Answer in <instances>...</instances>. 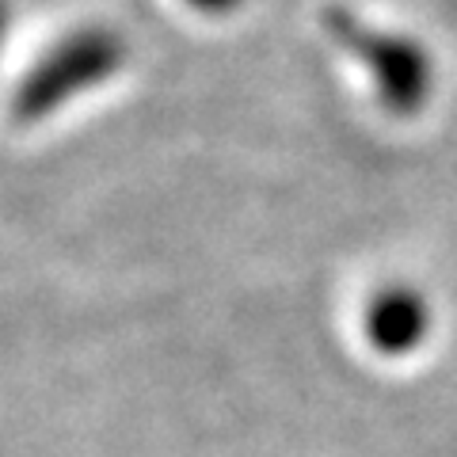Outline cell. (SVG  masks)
Returning <instances> with one entry per match:
<instances>
[{
  "label": "cell",
  "mask_w": 457,
  "mask_h": 457,
  "mask_svg": "<svg viewBox=\"0 0 457 457\" xmlns=\"http://www.w3.org/2000/svg\"><path fill=\"white\" fill-rule=\"evenodd\" d=\"M130 62V42L111 23H84L38 57V65L12 92V122L38 126L50 114L77 104L80 96L104 88Z\"/></svg>",
  "instance_id": "1"
},
{
  "label": "cell",
  "mask_w": 457,
  "mask_h": 457,
  "mask_svg": "<svg viewBox=\"0 0 457 457\" xmlns=\"http://www.w3.org/2000/svg\"><path fill=\"white\" fill-rule=\"evenodd\" d=\"M320 27L336 46H343L366 69L378 99L393 114H416L431 99V84H435L431 54L416 38L366 23L343 4H328L320 12Z\"/></svg>",
  "instance_id": "2"
},
{
  "label": "cell",
  "mask_w": 457,
  "mask_h": 457,
  "mask_svg": "<svg viewBox=\"0 0 457 457\" xmlns=\"http://www.w3.org/2000/svg\"><path fill=\"white\" fill-rule=\"evenodd\" d=\"M431 332V305L411 286H385L370 297L366 339L381 354H411Z\"/></svg>",
  "instance_id": "3"
},
{
  "label": "cell",
  "mask_w": 457,
  "mask_h": 457,
  "mask_svg": "<svg viewBox=\"0 0 457 457\" xmlns=\"http://www.w3.org/2000/svg\"><path fill=\"white\" fill-rule=\"evenodd\" d=\"M183 4L195 8V12H203V16L221 20V16H233V12L245 8V0H183Z\"/></svg>",
  "instance_id": "4"
},
{
  "label": "cell",
  "mask_w": 457,
  "mask_h": 457,
  "mask_svg": "<svg viewBox=\"0 0 457 457\" xmlns=\"http://www.w3.org/2000/svg\"><path fill=\"white\" fill-rule=\"evenodd\" d=\"M8 31H12V0H0V54H4Z\"/></svg>",
  "instance_id": "5"
}]
</instances>
